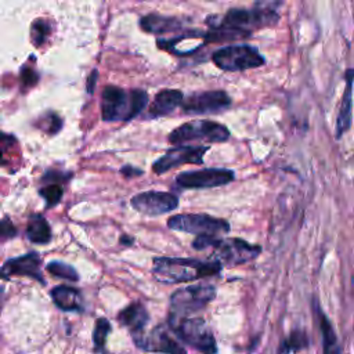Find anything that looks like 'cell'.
<instances>
[{
    "mask_svg": "<svg viewBox=\"0 0 354 354\" xmlns=\"http://www.w3.org/2000/svg\"><path fill=\"white\" fill-rule=\"evenodd\" d=\"M209 145H177L167 149L160 158L152 163V170L156 174H163L180 165L192 163L203 165V155Z\"/></svg>",
    "mask_w": 354,
    "mask_h": 354,
    "instance_id": "obj_12",
    "label": "cell"
},
{
    "mask_svg": "<svg viewBox=\"0 0 354 354\" xmlns=\"http://www.w3.org/2000/svg\"><path fill=\"white\" fill-rule=\"evenodd\" d=\"M214 297L216 288L209 283L177 289L170 296L169 318H188V315L205 308Z\"/></svg>",
    "mask_w": 354,
    "mask_h": 354,
    "instance_id": "obj_6",
    "label": "cell"
},
{
    "mask_svg": "<svg viewBox=\"0 0 354 354\" xmlns=\"http://www.w3.org/2000/svg\"><path fill=\"white\" fill-rule=\"evenodd\" d=\"M167 227L174 231L194 234L196 236H217L230 231L228 221L205 213L174 214L167 220Z\"/></svg>",
    "mask_w": 354,
    "mask_h": 354,
    "instance_id": "obj_8",
    "label": "cell"
},
{
    "mask_svg": "<svg viewBox=\"0 0 354 354\" xmlns=\"http://www.w3.org/2000/svg\"><path fill=\"white\" fill-rule=\"evenodd\" d=\"M235 173L230 169L205 167L198 170H187L176 177V184L183 189H205L216 188L234 181Z\"/></svg>",
    "mask_w": 354,
    "mask_h": 354,
    "instance_id": "obj_10",
    "label": "cell"
},
{
    "mask_svg": "<svg viewBox=\"0 0 354 354\" xmlns=\"http://www.w3.org/2000/svg\"><path fill=\"white\" fill-rule=\"evenodd\" d=\"M317 315L319 321V329L322 333V344H324V354H342V348L337 340V336L333 330V326L324 311L317 306Z\"/></svg>",
    "mask_w": 354,
    "mask_h": 354,
    "instance_id": "obj_22",
    "label": "cell"
},
{
    "mask_svg": "<svg viewBox=\"0 0 354 354\" xmlns=\"http://www.w3.org/2000/svg\"><path fill=\"white\" fill-rule=\"evenodd\" d=\"M131 206L144 216H162L178 207V198L166 191H144L134 195Z\"/></svg>",
    "mask_w": 354,
    "mask_h": 354,
    "instance_id": "obj_13",
    "label": "cell"
},
{
    "mask_svg": "<svg viewBox=\"0 0 354 354\" xmlns=\"http://www.w3.org/2000/svg\"><path fill=\"white\" fill-rule=\"evenodd\" d=\"M220 271L221 264L216 260L202 261L187 257H155L152 260V274L163 283L189 282L217 275Z\"/></svg>",
    "mask_w": 354,
    "mask_h": 354,
    "instance_id": "obj_2",
    "label": "cell"
},
{
    "mask_svg": "<svg viewBox=\"0 0 354 354\" xmlns=\"http://www.w3.org/2000/svg\"><path fill=\"white\" fill-rule=\"evenodd\" d=\"M140 26L148 33L163 35L180 30L183 28V22L176 17H166L158 12H151L140 19Z\"/></svg>",
    "mask_w": 354,
    "mask_h": 354,
    "instance_id": "obj_18",
    "label": "cell"
},
{
    "mask_svg": "<svg viewBox=\"0 0 354 354\" xmlns=\"http://www.w3.org/2000/svg\"><path fill=\"white\" fill-rule=\"evenodd\" d=\"M231 104L232 100L224 90H205L194 91L183 98L181 108L188 115H209L224 112Z\"/></svg>",
    "mask_w": 354,
    "mask_h": 354,
    "instance_id": "obj_11",
    "label": "cell"
},
{
    "mask_svg": "<svg viewBox=\"0 0 354 354\" xmlns=\"http://www.w3.org/2000/svg\"><path fill=\"white\" fill-rule=\"evenodd\" d=\"M213 248V260L218 261L221 266L235 267L254 260L261 248L259 245H252L241 238H218Z\"/></svg>",
    "mask_w": 354,
    "mask_h": 354,
    "instance_id": "obj_9",
    "label": "cell"
},
{
    "mask_svg": "<svg viewBox=\"0 0 354 354\" xmlns=\"http://www.w3.org/2000/svg\"><path fill=\"white\" fill-rule=\"evenodd\" d=\"M184 98L183 91L177 88H163L156 93L148 108V118H162L171 113Z\"/></svg>",
    "mask_w": 354,
    "mask_h": 354,
    "instance_id": "obj_17",
    "label": "cell"
},
{
    "mask_svg": "<svg viewBox=\"0 0 354 354\" xmlns=\"http://www.w3.org/2000/svg\"><path fill=\"white\" fill-rule=\"evenodd\" d=\"M118 321L130 330L133 340H136L145 333L144 330L149 321V317L144 304H141L140 301H134L119 313Z\"/></svg>",
    "mask_w": 354,
    "mask_h": 354,
    "instance_id": "obj_16",
    "label": "cell"
},
{
    "mask_svg": "<svg viewBox=\"0 0 354 354\" xmlns=\"http://www.w3.org/2000/svg\"><path fill=\"white\" fill-rule=\"evenodd\" d=\"M37 79H39L37 73H36L33 69H30V68H26V69H25V73H22V80H24V83H25L26 86H33V84H36Z\"/></svg>",
    "mask_w": 354,
    "mask_h": 354,
    "instance_id": "obj_29",
    "label": "cell"
},
{
    "mask_svg": "<svg viewBox=\"0 0 354 354\" xmlns=\"http://www.w3.org/2000/svg\"><path fill=\"white\" fill-rule=\"evenodd\" d=\"M174 336L176 335L170 330L167 325H159L148 335L144 333L141 337L136 339L134 343L142 350L148 351H156L163 354H187L184 346Z\"/></svg>",
    "mask_w": 354,
    "mask_h": 354,
    "instance_id": "obj_14",
    "label": "cell"
},
{
    "mask_svg": "<svg viewBox=\"0 0 354 354\" xmlns=\"http://www.w3.org/2000/svg\"><path fill=\"white\" fill-rule=\"evenodd\" d=\"M278 3L259 1L253 8H231L224 15H210L206 24L210 29H225L249 37L253 30L278 24Z\"/></svg>",
    "mask_w": 354,
    "mask_h": 354,
    "instance_id": "obj_1",
    "label": "cell"
},
{
    "mask_svg": "<svg viewBox=\"0 0 354 354\" xmlns=\"http://www.w3.org/2000/svg\"><path fill=\"white\" fill-rule=\"evenodd\" d=\"M167 326L178 340L203 354H216L217 344L212 330L202 318H169Z\"/></svg>",
    "mask_w": 354,
    "mask_h": 354,
    "instance_id": "obj_5",
    "label": "cell"
},
{
    "mask_svg": "<svg viewBox=\"0 0 354 354\" xmlns=\"http://www.w3.org/2000/svg\"><path fill=\"white\" fill-rule=\"evenodd\" d=\"M111 332V324L106 318H98L93 330V342L97 351H102L105 348L106 336Z\"/></svg>",
    "mask_w": 354,
    "mask_h": 354,
    "instance_id": "obj_25",
    "label": "cell"
},
{
    "mask_svg": "<svg viewBox=\"0 0 354 354\" xmlns=\"http://www.w3.org/2000/svg\"><path fill=\"white\" fill-rule=\"evenodd\" d=\"M51 32V25L46 19H36L30 28V37L36 47L41 46Z\"/></svg>",
    "mask_w": 354,
    "mask_h": 354,
    "instance_id": "obj_27",
    "label": "cell"
},
{
    "mask_svg": "<svg viewBox=\"0 0 354 354\" xmlns=\"http://www.w3.org/2000/svg\"><path fill=\"white\" fill-rule=\"evenodd\" d=\"M308 346V339L307 335L303 330H293L289 337L282 343L279 354H290L292 351L301 350Z\"/></svg>",
    "mask_w": 354,
    "mask_h": 354,
    "instance_id": "obj_24",
    "label": "cell"
},
{
    "mask_svg": "<svg viewBox=\"0 0 354 354\" xmlns=\"http://www.w3.org/2000/svg\"><path fill=\"white\" fill-rule=\"evenodd\" d=\"M39 194L44 198L46 206L53 207L61 202L62 195H64V188L58 183H51V184L40 188Z\"/></svg>",
    "mask_w": 354,
    "mask_h": 354,
    "instance_id": "obj_26",
    "label": "cell"
},
{
    "mask_svg": "<svg viewBox=\"0 0 354 354\" xmlns=\"http://www.w3.org/2000/svg\"><path fill=\"white\" fill-rule=\"evenodd\" d=\"M120 173L126 177V178H130V177H137V176H141L142 174V170L141 169H137L134 166H130V165H126L120 169Z\"/></svg>",
    "mask_w": 354,
    "mask_h": 354,
    "instance_id": "obj_30",
    "label": "cell"
},
{
    "mask_svg": "<svg viewBox=\"0 0 354 354\" xmlns=\"http://www.w3.org/2000/svg\"><path fill=\"white\" fill-rule=\"evenodd\" d=\"M230 130L214 120L199 119L187 122L176 127L169 134V142L177 145H188L192 142H224L230 138Z\"/></svg>",
    "mask_w": 354,
    "mask_h": 354,
    "instance_id": "obj_4",
    "label": "cell"
},
{
    "mask_svg": "<svg viewBox=\"0 0 354 354\" xmlns=\"http://www.w3.org/2000/svg\"><path fill=\"white\" fill-rule=\"evenodd\" d=\"M120 243H123V245H131V243H133V238H131V236H127V235H122V236H120Z\"/></svg>",
    "mask_w": 354,
    "mask_h": 354,
    "instance_id": "obj_32",
    "label": "cell"
},
{
    "mask_svg": "<svg viewBox=\"0 0 354 354\" xmlns=\"http://www.w3.org/2000/svg\"><path fill=\"white\" fill-rule=\"evenodd\" d=\"M26 238L37 245H46L51 241V227L41 214L30 216L26 225Z\"/></svg>",
    "mask_w": 354,
    "mask_h": 354,
    "instance_id": "obj_21",
    "label": "cell"
},
{
    "mask_svg": "<svg viewBox=\"0 0 354 354\" xmlns=\"http://www.w3.org/2000/svg\"><path fill=\"white\" fill-rule=\"evenodd\" d=\"M213 64L227 72H239L264 65L266 58L254 46L231 44L216 50L212 54Z\"/></svg>",
    "mask_w": 354,
    "mask_h": 354,
    "instance_id": "obj_7",
    "label": "cell"
},
{
    "mask_svg": "<svg viewBox=\"0 0 354 354\" xmlns=\"http://www.w3.org/2000/svg\"><path fill=\"white\" fill-rule=\"evenodd\" d=\"M148 104L142 88L105 86L101 94V118L104 122H129L138 116Z\"/></svg>",
    "mask_w": 354,
    "mask_h": 354,
    "instance_id": "obj_3",
    "label": "cell"
},
{
    "mask_svg": "<svg viewBox=\"0 0 354 354\" xmlns=\"http://www.w3.org/2000/svg\"><path fill=\"white\" fill-rule=\"evenodd\" d=\"M46 270H47L51 275H54V277H57V278H62V279H68V281H73V282L79 281V274H77V271H76L72 266H69V264H66V263H64V261L53 260V261H50V263L46 266Z\"/></svg>",
    "mask_w": 354,
    "mask_h": 354,
    "instance_id": "obj_23",
    "label": "cell"
},
{
    "mask_svg": "<svg viewBox=\"0 0 354 354\" xmlns=\"http://www.w3.org/2000/svg\"><path fill=\"white\" fill-rule=\"evenodd\" d=\"M97 76H98V71L93 69V72L87 77L86 88H87V93H90V94H93V91H94V87H95V83H97Z\"/></svg>",
    "mask_w": 354,
    "mask_h": 354,
    "instance_id": "obj_31",
    "label": "cell"
},
{
    "mask_svg": "<svg viewBox=\"0 0 354 354\" xmlns=\"http://www.w3.org/2000/svg\"><path fill=\"white\" fill-rule=\"evenodd\" d=\"M18 235V228L14 225L10 217L0 218V243L10 241Z\"/></svg>",
    "mask_w": 354,
    "mask_h": 354,
    "instance_id": "obj_28",
    "label": "cell"
},
{
    "mask_svg": "<svg viewBox=\"0 0 354 354\" xmlns=\"http://www.w3.org/2000/svg\"><path fill=\"white\" fill-rule=\"evenodd\" d=\"M41 257L37 252H29L19 257H11L4 261L0 267V279H10L11 277H29L41 285H46V281L41 274Z\"/></svg>",
    "mask_w": 354,
    "mask_h": 354,
    "instance_id": "obj_15",
    "label": "cell"
},
{
    "mask_svg": "<svg viewBox=\"0 0 354 354\" xmlns=\"http://www.w3.org/2000/svg\"><path fill=\"white\" fill-rule=\"evenodd\" d=\"M54 304L62 311H82L83 297L80 290L66 285L54 286L50 292Z\"/></svg>",
    "mask_w": 354,
    "mask_h": 354,
    "instance_id": "obj_19",
    "label": "cell"
},
{
    "mask_svg": "<svg viewBox=\"0 0 354 354\" xmlns=\"http://www.w3.org/2000/svg\"><path fill=\"white\" fill-rule=\"evenodd\" d=\"M353 68L346 71V90L342 98V105L339 108L336 119V138H340L351 126V86H353Z\"/></svg>",
    "mask_w": 354,
    "mask_h": 354,
    "instance_id": "obj_20",
    "label": "cell"
}]
</instances>
